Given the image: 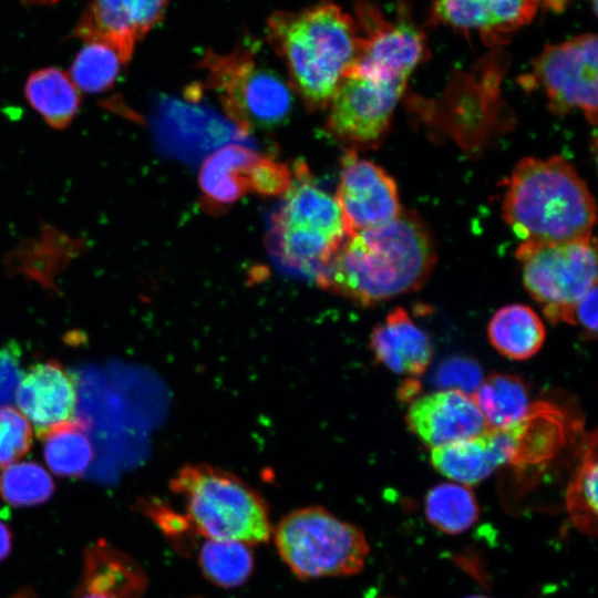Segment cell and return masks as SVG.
<instances>
[{
  "instance_id": "6da1fadb",
  "label": "cell",
  "mask_w": 598,
  "mask_h": 598,
  "mask_svg": "<svg viewBox=\"0 0 598 598\" xmlns=\"http://www.w3.org/2000/svg\"><path fill=\"white\" fill-rule=\"evenodd\" d=\"M436 262L429 227L414 212L348 235L315 277L319 287L372 306L423 286Z\"/></svg>"
},
{
  "instance_id": "7a4b0ae2",
  "label": "cell",
  "mask_w": 598,
  "mask_h": 598,
  "mask_svg": "<svg viewBox=\"0 0 598 598\" xmlns=\"http://www.w3.org/2000/svg\"><path fill=\"white\" fill-rule=\"evenodd\" d=\"M268 35L286 63L291 86L310 110L329 104L360 48L354 17L330 1L274 13Z\"/></svg>"
},
{
  "instance_id": "3957f363",
  "label": "cell",
  "mask_w": 598,
  "mask_h": 598,
  "mask_svg": "<svg viewBox=\"0 0 598 598\" xmlns=\"http://www.w3.org/2000/svg\"><path fill=\"white\" fill-rule=\"evenodd\" d=\"M503 218L522 243L567 241L591 236L596 204L564 157H525L509 176Z\"/></svg>"
},
{
  "instance_id": "277c9868",
  "label": "cell",
  "mask_w": 598,
  "mask_h": 598,
  "mask_svg": "<svg viewBox=\"0 0 598 598\" xmlns=\"http://www.w3.org/2000/svg\"><path fill=\"white\" fill-rule=\"evenodd\" d=\"M169 486L182 497L188 524L205 538L255 546L272 536L265 499L226 470L187 464L175 473Z\"/></svg>"
},
{
  "instance_id": "5b68a950",
  "label": "cell",
  "mask_w": 598,
  "mask_h": 598,
  "mask_svg": "<svg viewBox=\"0 0 598 598\" xmlns=\"http://www.w3.org/2000/svg\"><path fill=\"white\" fill-rule=\"evenodd\" d=\"M272 536L281 560L302 580L353 576L369 555L362 529L320 506L288 513Z\"/></svg>"
},
{
  "instance_id": "8992f818",
  "label": "cell",
  "mask_w": 598,
  "mask_h": 598,
  "mask_svg": "<svg viewBox=\"0 0 598 598\" xmlns=\"http://www.w3.org/2000/svg\"><path fill=\"white\" fill-rule=\"evenodd\" d=\"M516 257L526 290L553 323H570L576 303L597 286L592 236L557 243L523 241Z\"/></svg>"
},
{
  "instance_id": "52a82bcc",
  "label": "cell",
  "mask_w": 598,
  "mask_h": 598,
  "mask_svg": "<svg viewBox=\"0 0 598 598\" xmlns=\"http://www.w3.org/2000/svg\"><path fill=\"white\" fill-rule=\"evenodd\" d=\"M202 68L226 113L244 135L254 128L278 126L288 118L292 106L290 86L272 70L258 64L250 52L209 51Z\"/></svg>"
},
{
  "instance_id": "ba28073f",
  "label": "cell",
  "mask_w": 598,
  "mask_h": 598,
  "mask_svg": "<svg viewBox=\"0 0 598 598\" xmlns=\"http://www.w3.org/2000/svg\"><path fill=\"white\" fill-rule=\"evenodd\" d=\"M360 35L358 56L349 71L390 81L406 82L427 55L426 37L404 2L388 18L375 0H355Z\"/></svg>"
},
{
  "instance_id": "9c48e42d",
  "label": "cell",
  "mask_w": 598,
  "mask_h": 598,
  "mask_svg": "<svg viewBox=\"0 0 598 598\" xmlns=\"http://www.w3.org/2000/svg\"><path fill=\"white\" fill-rule=\"evenodd\" d=\"M533 76L555 114L579 110L591 124L597 120L598 47L594 33L547 44L533 61Z\"/></svg>"
},
{
  "instance_id": "30bf717a",
  "label": "cell",
  "mask_w": 598,
  "mask_h": 598,
  "mask_svg": "<svg viewBox=\"0 0 598 598\" xmlns=\"http://www.w3.org/2000/svg\"><path fill=\"white\" fill-rule=\"evenodd\" d=\"M405 87V82L348 71L329 102L328 130L354 146L377 143L388 130Z\"/></svg>"
},
{
  "instance_id": "8fae6325",
  "label": "cell",
  "mask_w": 598,
  "mask_h": 598,
  "mask_svg": "<svg viewBox=\"0 0 598 598\" xmlns=\"http://www.w3.org/2000/svg\"><path fill=\"white\" fill-rule=\"evenodd\" d=\"M336 199L348 235L388 224L404 210L394 179L353 151L342 158Z\"/></svg>"
},
{
  "instance_id": "7c38bea8",
  "label": "cell",
  "mask_w": 598,
  "mask_h": 598,
  "mask_svg": "<svg viewBox=\"0 0 598 598\" xmlns=\"http://www.w3.org/2000/svg\"><path fill=\"white\" fill-rule=\"evenodd\" d=\"M567 0H434L430 21L456 31L478 33L489 47L507 43L538 10L561 11Z\"/></svg>"
},
{
  "instance_id": "4fadbf2b",
  "label": "cell",
  "mask_w": 598,
  "mask_h": 598,
  "mask_svg": "<svg viewBox=\"0 0 598 598\" xmlns=\"http://www.w3.org/2000/svg\"><path fill=\"white\" fill-rule=\"evenodd\" d=\"M167 0H93L75 34L113 48L126 64L135 44L162 19Z\"/></svg>"
},
{
  "instance_id": "5bb4252c",
  "label": "cell",
  "mask_w": 598,
  "mask_h": 598,
  "mask_svg": "<svg viewBox=\"0 0 598 598\" xmlns=\"http://www.w3.org/2000/svg\"><path fill=\"white\" fill-rule=\"evenodd\" d=\"M405 420L409 429L434 448L488 430L472 395L457 390L436 391L413 401Z\"/></svg>"
},
{
  "instance_id": "9a60e30c",
  "label": "cell",
  "mask_w": 598,
  "mask_h": 598,
  "mask_svg": "<svg viewBox=\"0 0 598 598\" xmlns=\"http://www.w3.org/2000/svg\"><path fill=\"white\" fill-rule=\"evenodd\" d=\"M14 399L42 439L53 427L73 420L76 405L74 377L58 361L32 365L18 383Z\"/></svg>"
},
{
  "instance_id": "2e32d148",
  "label": "cell",
  "mask_w": 598,
  "mask_h": 598,
  "mask_svg": "<svg viewBox=\"0 0 598 598\" xmlns=\"http://www.w3.org/2000/svg\"><path fill=\"white\" fill-rule=\"evenodd\" d=\"M514 455L512 429H488L476 436L432 448L431 463L454 483L472 486L485 480L498 466L512 464Z\"/></svg>"
},
{
  "instance_id": "e0dca14e",
  "label": "cell",
  "mask_w": 598,
  "mask_h": 598,
  "mask_svg": "<svg viewBox=\"0 0 598 598\" xmlns=\"http://www.w3.org/2000/svg\"><path fill=\"white\" fill-rule=\"evenodd\" d=\"M274 221L323 234L343 241L348 236L339 204L321 189L305 163H296L291 184Z\"/></svg>"
},
{
  "instance_id": "ac0fdd59",
  "label": "cell",
  "mask_w": 598,
  "mask_h": 598,
  "mask_svg": "<svg viewBox=\"0 0 598 598\" xmlns=\"http://www.w3.org/2000/svg\"><path fill=\"white\" fill-rule=\"evenodd\" d=\"M369 347L375 359L392 372L410 377L423 374L433 355L429 336L401 307L374 327Z\"/></svg>"
},
{
  "instance_id": "d6986e66",
  "label": "cell",
  "mask_w": 598,
  "mask_h": 598,
  "mask_svg": "<svg viewBox=\"0 0 598 598\" xmlns=\"http://www.w3.org/2000/svg\"><path fill=\"white\" fill-rule=\"evenodd\" d=\"M146 588V577L126 554L100 539L85 549L80 592L110 598H140Z\"/></svg>"
},
{
  "instance_id": "ffe728a7",
  "label": "cell",
  "mask_w": 598,
  "mask_h": 598,
  "mask_svg": "<svg viewBox=\"0 0 598 598\" xmlns=\"http://www.w3.org/2000/svg\"><path fill=\"white\" fill-rule=\"evenodd\" d=\"M259 156L247 146L229 144L206 157L199 171V187L206 206L214 210L225 209L250 190L249 172Z\"/></svg>"
},
{
  "instance_id": "44dd1931",
  "label": "cell",
  "mask_w": 598,
  "mask_h": 598,
  "mask_svg": "<svg viewBox=\"0 0 598 598\" xmlns=\"http://www.w3.org/2000/svg\"><path fill=\"white\" fill-rule=\"evenodd\" d=\"M167 138L172 148L182 155L194 156L227 141L241 140L245 135L216 115L184 103H173L166 110Z\"/></svg>"
},
{
  "instance_id": "7402d4cb",
  "label": "cell",
  "mask_w": 598,
  "mask_h": 598,
  "mask_svg": "<svg viewBox=\"0 0 598 598\" xmlns=\"http://www.w3.org/2000/svg\"><path fill=\"white\" fill-rule=\"evenodd\" d=\"M30 106L52 128L64 130L75 118L81 92L61 69L49 66L32 72L24 84Z\"/></svg>"
},
{
  "instance_id": "603a6c76",
  "label": "cell",
  "mask_w": 598,
  "mask_h": 598,
  "mask_svg": "<svg viewBox=\"0 0 598 598\" xmlns=\"http://www.w3.org/2000/svg\"><path fill=\"white\" fill-rule=\"evenodd\" d=\"M487 334L492 346L502 355L526 360L540 350L546 331L543 321L530 307L513 303L494 313Z\"/></svg>"
},
{
  "instance_id": "cb8c5ba5",
  "label": "cell",
  "mask_w": 598,
  "mask_h": 598,
  "mask_svg": "<svg viewBox=\"0 0 598 598\" xmlns=\"http://www.w3.org/2000/svg\"><path fill=\"white\" fill-rule=\"evenodd\" d=\"M472 398L492 430L519 423L530 410L527 385L513 374L488 375L481 381Z\"/></svg>"
},
{
  "instance_id": "d4e9b609",
  "label": "cell",
  "mask_w": 598,
  "mask_h": 598,
  "mask_svg": "<svg viewBox=\"0 0 598 598\" xmlns=\"http://www.w3.org/2000/svg\"><path fill=\"white\" fill-rule=\"evenodd\" d=\"M50 470L64 477L82 475L93 460V447L83 421L71 420L50 430L42 439Z\"/></svg>"
},
{
  "instance_id": "484cf974",
  "label": "cell",
  "mask_w": 598,
  "mask_h": 598,
  "mask_svg": "<svg viewBox=\"0 0 598 598\" xmlns=\"http://www.w3.org/2000/svg\"><path fill=\"white\" fill-rule=\"evenodd\" d=\"M251 547L235 540L206 538L198 551L199 569L204 577L217 587H240L254 571Z\"/></svg>"
},
{
  "instance_id": "4316f807",
  "label": "cell",
  "mask_w": 598,
  "mask_h": 598,
  "mask_svg": "<svg viewBox=\"0 0 598 598\" xmlns=\"http://www.w3.org/2000/svg\"><path fill=\"white\" fill-rule=\"evenodd\" d=\"M424 511L432 526L450 535L466 532L480 515L475 495L468 486L458 483L432 487L425 496Z\"/></svg>"
},
{
  "instance_id": "83f0119b",
  "label": "cell",
  "mask_w": 598,
  "mask_h": 598,
  "mask_svg": "<svg viewBox=\"0 0 598 598\" xmlns=\"http://www.w3.org/2000/svg\"><path fill=\"white\" fill-rule=\"evenodd\" d=\"M597 435H588L581 461L566 492V508L574 526L581 533L597 534Z\"/></svg>"
},
{
  "instance_id": "f1b7e54d",
  "label": "cell",
  "mask_w": 598,
  "mask_h": 598,
  "mask_svg": "<svg viewBox=\"0 0 598 598\" xmlns=\"http://www.w3.org/2000/svg\"><path fill=\"white\" fill-rule=\"evenodd\" d=\"M123 64L113 48L89 41L73 60L69 76L80 92L102 93L115 83Z\"/></svg>"
},
{
  "instance_id": "f546056e",
  "label": "cell",
  "mask_w": 598,
  "mask_h": 598,
  "mask_svg": "<svg viewBox=\"0 0 598 598\" xmlns=\"http://www.w3.org/2000/svg\"><path fill=\"white\" fill-rule=\"evenodd\" d=\"M53 493L52 477L38 463L14 462L2 468L0 495L12 506H37L49 501Z\"/></svg>"
},
{
  "instance_id": "4dcf8cb0",
  "label": "cell",
  "mask_w": 598,
  "mask_h": 598,
  "mask_svg": "<svg viewBox=\"0 0 598 598\" xmlns=\"http://www.w3.org/2000/svg\"><path fill=\"white\" fill-rule=\"evenodd\" d=\"M32 444V427L11 405L0 406V466L6 467L27 454Z\"/></svg>"
},
{
  "instance_id": "1f68e13d",
  "label": "cell",
  "mask_w": 598,
  "mask_h": 598,
  "mask_svg": "<svg viewBox=\"0 0 598 598\" xmlns=\"http://www.w3.org/2000/svg\"><path fill=\"white\" fill-rule=\"evenodd\" d=\"M291 177L292 173L285 164L259 156L249 172L250 190L268 196L285 194Z\"/></svg>"
},
{
  "instance_id": "d6a6232c",
  "label": "cell",
  "mask_w": 598,
  "mask_h": 598,
  "mask_svg": "<svg viewBox=\"0 0 598 598\" xmlns=\"http://www.w3.org/2000/svg\"><path fill=\"white\" fill-rule=\"evenodd\" d=\"M436 377L441 384L467 394H470L468 392L473 393L482 381L480 367L468 359L460 358L446 361Z\"/></svg>"
},
{
  "instance_id": "836d02e7",
  "label": "cell",
  "mask_w": 598,
  "mask_h": 598,
  "mask_svg": "<svg viewBox=\"0 0 598 598\" xmlns=\"http://www.w3.org/2000/svg\"><path fill=\"white\" fill-rule=\"evenodd\" d=\"M16 350L11 347L0 351V404L14 398L21 379Z\"/></svg>"
},
{
  "instance_id": "e575fe53",
  "label": "cell",
  "mask_w": 598,
  "mask_h": 598,
  "mask_svg": "<svg viewBox=\"0 0 598 598\" xmlns=\"http://www.w3.org/2000/svg\"><path fill=\"white\" fill-rule=\"evenodd\" d=\"M570 324H579L589 337L597 334V286L590 289L575 306Z\"/></svg>"
},
{
  "instance_id": "d590c367",
  "label": "cell",
  "mask_w": 598,
  "mask_h": 598,
  "mask_svg": "<svg viewBox=\"0 0 598 598\" xmlns=\"http://www.w3.org/2000/svg\"><path fill=\"white\" fill-rule=\"evenodd\" d=\"M12 549V532L6 523L0 520V561L10 554Z\"/></svg>"
},
{
  "instance_id": "8d00e7d4",
  "label": "cell",
  "mask_w": 598,
  "mask_h": 598,
  "mask_svg": "<svg viewBox=\"0 0 598 598\" xmlns=\"http://www.w3.org/2000/svg\"><path fill=\"white\" fill-rule=\"evenodd\" d=\"M79 598H110V597L92 594V592H80Z\"/></svg>"
},
{
  "instance_id": "74e56055",
  "label": "cell",
  "mask_w": 598,
  "mask_h": 598,
  "mask_svg": "<svg viewBox=\"0 0 598 598\" xmlns=\"http://www.w3.org/2000/svg\"><path fill=\"white\" fill-rule=\"evenodd\" d=\"M12 598H34L30 590H22L16 594Z\"/></svg>"
},
{
  "instance_id": "f35d334b",
  "label": "cell",
  "mask_w": 598,
  "mask_h": 598,
  "mask_svg": "<svg viewBox=\"0 0 598 598\" xmlns=\"http://www.w3.org/2000/svg\"><path fill=\"white\" fill-rule=\"evenodd\" d=\"M25 1L33 2V3H53L58 0H25Z\"/></svg>"
},
{
  "instance_id": "ab89813d",
  "label": "cell",
  "mask_w": 598,
  "mask_h": 598,
  "mask_svg": "<svg viewBox=\"0 0 598 598\" xmlns=\"http://www.w3.org/2000/svg\"><path fill=\"white\" fill-rule=\"evenodd\" d=\"M594 12H597V0H592Z\"/></svg>"
},
{
  "instance_id": "60d3db41",
  "label": "cell",
  "mask_w": 598,
  "mask_h": 598,
  "mask_svg": "<svg viewBox=\"0 0 598 598\" xmlns=\"http://www.w3.org/2000/svg\"><path fill=\"white\" fill-rule=\"evenodd\" d=\"M467 598H488V597H485V596H471V597H467Z\"/></svg>"
}]
</instances>
